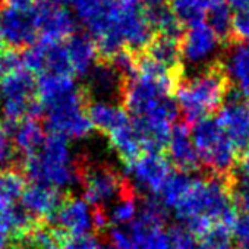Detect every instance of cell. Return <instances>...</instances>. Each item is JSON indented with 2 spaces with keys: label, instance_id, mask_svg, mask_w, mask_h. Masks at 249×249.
<instances>
[{
  "label": "cell",
  "instance_id": "6da1fadb",
  "mask_svg": "<svg viewBox=\"0 0 249 249\" xmlns=\"http://www.w3.org/2000/svg\"><path fill=\"white\" fill-rule=\"evenodd\" d=\"M230 179L208 173L194 178L188 192L173 207L182 227L198 239L215 226L233 229L237 213L230 198Z\"/></svg>",
  "mask_w": 249,
  "mask_h": 249
},
{
  "label": "cell",
  "instance_id": "7a4b0ae2",
  "mask_svg": "<svg viewBox=\"0 0 249 249\" xmlns=\"http://www.w3.org/2000/svg\"><path fill=\"white\" fill-rule=\"evenodd\" d=\"M230 92V82L223 62L217 59L192 76H183L176 85L173 98L183 122L192 126L217 113Z\"/></svg>",
  "mask_w": 249,
  "mask_h": 249
},
{
  "label": "cell",
  "instance_id": "3957f363",
  "mask_svg": "<svg viewBox=\"0 0 249 249\" xmlns=\"http://www.w3.org/2000/svg\"><path fill=\"white\" fill-rule=\"evenodd\" d=\"M22 173L33 183L57 191L79 183L78 160L73 159L68 140L49 134L41 148L22 160Z\"/></svg>",
  "mask_w": 249,
  "mask_h": 249
},
{
  "label": "cell",
  "instance_id": "277c9868",
  "mask_svg": "<svg viewBox=\"0 0 249 249\" xmlns=\"http://www.w3.org/2000/svg\"><path fill=\"white\" fill-rule=\"evenodd\" d=\"M191 137L201 166H204L208 175L223 179L234 176L240 156L215 119L207 117L192 124Z\"/></svg>",
  "mask_w": 249,
  "mask_h": 249
},
{
  "label": "cell",
  "instance_id": "5b68a950",
  "mask_svg": "<svg viewBox=\"0 0 249 249\" xmlns=\"http://www.w3.org/2000/svg\"><path fill=\"white\" fill-rule=\"evenodd\" d=\"M78 160V179L84 189V199L91 207L108 210L124 194L135 189L111 164L87 157Z\"/></svg>",
  "mask_w": 249,
  "mask_h": 249
},
{
  "label": "cell",
  "instance_id": "8992f818",
  "mask_svg": "<svg viewBox=\"0 0 249 249\" xmlns=\"http://www.w3.org/2000/svg\"><path fill=\"white\" fill-rule=\"evenodd\" d=\"M0 100L8 126L24 119L40 120L43 117L44 110L38 100L37 78L25 68L6 72L0 78Z\"/></svg>",
  "mask_w": 249,
  "mask_h": 249
},
{
  "label": "cell",
  "instance_id": "52a82bcc",
  "mask_svg": "<svg viewBox=\"0 0 249 249\" xmlns=\"http://www.w3.org/2000/svg\"><path fill=\"white\" fill-rule=\"evenodd\" d=\"M87 97L79 87L71 94L43 106L44 128L65 140L87 138L94 129L87 114Z\"/></svg>",
  "mask_w": 249,
  "mask_h": 249
},
{
  "label": "cell",
  "instance_id": "ba28073f",
  "mask_svg": "<svg viewBox=\"0 0 249 249\" xmlns=\"http://www.w3.org/2000/svg\"><path fill=\"white\" fill-rule=\"evenodd\" d=\"M49 224L68 239L95 236L94 207H91L84 198L63 194L60 205Z\"/></svg>",
  "mask_w": 249,
  "mask_h": 249
},
{
  "label": "cell",
  "instance_id": "9c48e42d",
  "mask_svg": "<svg viewBox=\"0 0 249 249\" xmlns=\"http://www.w3.org/2000/svg\"><path fill=\"white\" fill-rule=\"evenodd\" d=\"M132 186L147 192L148 196H159L170 175L175 172L163 151H145L126 167Z\"/></svg>",
  "mask_w": 249,
  "mask_h": 249
},
{
  "label": "cell",
  "instance_id": "30bf717a",
  "mask_svg": "<svg viewBox=\"0 0 249 249\" xmlns=\"http://www.w3.org/2000/svg\"><path fill=\"white\" fill-rule=\"evenodd\" d=\"M85 76V84L81 88L87 101L122 104L126 79L119 73L110 60L97 59L95 65Z\"/></svg>",
  "mask_w": 249,
  "mask_h": 249
},
{
  "label": "cell",
  "instance_id": "8fae6325",
  "mask_svg": "<svg viewBox=\"0 0 249 249\" xmlns=\"http://www.w3.org/2000/svg\"><path fill=\"white\" fill-rule=\"evenodd\" d=\"M215 120L240 156L249 147V98L233 92L217 111Z\"/></svg>",
  "mask_w": 249,
  "mask_h": 249
},
{
  "label": "cell",
  "instance_id": "7c38bea8",
  "mask_svg": "<svg viewBox=\"0 0 249 249\" xmlns=\"http://www.w3.org/2000/svg\"><path fill=\"white\" fill-rule=\"evenodd\" d=\"M37 31L44 43H63L76 33V21L65 8L40 2L33 9Z\"/></svg>",
  "mask_w": 249,
  "mask_h": 249
},
{
  "label": "cell",
  "instance_id": "4fadbf2b",
  "mask_svg": "<svg viewBox=\"0 0 249 249\" xmlns=\"http://www.w3.org/2000/svg\"><path fill=\"white\" fill-rule=\"evenodd\" d=\"M221 43L214 31L207 25V22H199L188 27L180 38V50L183 62L192 66L205 68L215 62V53L218 52Z\"/></svg>",
  "mask_w": 249,
  "mask_h": 249
},
{
  "label": "cell",
  "instance_id": "5bb4252c",
  "mask_svg": "<svg viewBox=\"0 0 249 249\" xmlns=\"http://www.w3.org/2000/svg\"><path fill=\"white\" fill-rule=\"evenodd\" d=\"M0 31L3 36L6 50L24 52L36 44L38 31L33 11L22 12L6 8L0 12Z\"/></svg>",
  "mask_w": 249,
  "mask_h": 249
},
{
  "label": "cell",
  "instance_id": "9a60e30c",
  "mask_svg": "<svg viewBox=\"0 0 249 249\" xmlns=\"http://www.w3.org/2000/svg\"><path fill=\"white\" fill-rule=\"evenodd\" d=\"M141 54L157 69L169 75L176 84L185 76L180 40L167 36H154Z\"/></svg>",
  "mask_w": 249,
  "mask_h": 249
},
{
  "label": "cell",
  "instance_id": "2e32d148",
  "mask_svg": "<svg viewBox=\"0 0 249 249\" xmlns=\"http://www.w3.org/2000/svg\"><path fill=\"white\" fill-rule=\"evenodd\" d=\"M164 154L176 172L191 175L201 167V161L191 137V126H188L185 122L173 124Z\"/></svg>",
  "mask_w": 249,
  "mask_h": 249
},
{
  "label": "cell",
  "instance_id": "e0dca14e",
  "mask_svg": "<svg viewBox=\"0 0 249 249\" xmlns=\"http://www.w3.org/2000/svg\"><path fill=\"white\" fill-rule=\"evenodd\" d=\"M223 62L233 92L249 98V41H234L226 47Z\"/></svg>",
  "mask_w": 249,
  "mask_h": 249
},
{
  "label": "cell",
  "instance_id": "ac0fdd59",
  "mask_svg": "<svg viewBox=\"0 0 249 249\" xmlns=\"http://www.w3.org/2000/svg\"><path fill=\"white\" fill-rule=\"evenodd\" d=\"M62 198L63 194L54 188L31 183L25 188L21 196V204L22 208L37 220L50 223L60 205Z\"/></svg>",
  "mask_w": 249,
  "mask_h": 249
},
{
  "label": "cell",
  "instance_id": "d6986e66",
  "mask_svg": "<svg viewBox=\"0 0 249 249\" xmlns=\"http://www.w3.org/2000/svg\"><path fill=\"white\" fill-rule=\"evenodd\" d=\"M5 126L9 131L22 160L36 154L46 140L44 126L37 119H24L12 124V126H8V124H5Z\"/></svg>",
  "mask_w": 249,
  "mask_h": 249
},
{
  "label": "cell",
  "instance_id": "ffe728a7",
  "mask_svg": "<svg viewBox=\"0 0 249 249\" xmlns=\"http://www.w3.org/2000/svg\"><path fill=\"white\" fill-rule=\"evenodd\" d=\"M65 49L73 75L85 76L98 59L95 43L87 33L76 31L72 37L66 40Z\"/></svg>",
  "mask_w": 249,
  "mask_h": 249
},
{
  "label": "cell",
  "instance_id": "44dd1931",
  "mask_svg": "<svg viewBox=\"0 0 249 249\" xmlns=\"http://www.w3.org/2000/svg\"><path fill=\"white\" fill-rule=\"evenodd\" d=\"M87 114L92 128L101 132L103 135L111 134L114 129L123 126L131 122L128 113L119 104L101 103V101H88L87 103Z\"/></svg>",
  "mask_w": 249,
  "mask_h": 249
},
{
  "label": "cell",
  "instance_id": "7402d4cb",
  "mask_svg": "<svg viewBox=\"0 0 249 249\" xmlns=\"http://www.w3.org/2000/svg\"><path fill=\"white\" fill-rule=\"evenodd\" d=\"M110 147L114 150L117 157L124 163V166L132 164L142 153H145V147L142 140L140 138L132 122L123 124V126L114 129L107 135Z\"/></svg>",
  "mask_w": 249,
  "mask_h": 249
},
{
  "label": "cell",
  "instance_id": "603a6c76",
  "mask_svg": "<svg viewBox=\"0 0 249 249\" xmlns=\"http://www.w3.org/2000/svg\"><path fill=\"white\" fill-rule=\"evenodd\" d=\"M207 25L226 47L234 43L233 37V11L229 0H210L207 9Z\"/></svg>",
  "mask_w": 249,
  "mask_h": 249
},
{
  "label": "cell",
  "instance_id": "cb8c5ba5",
  "mask_svg": "<svg viewBox=\"0 0 249 249\" xmlns=\"http://www.w3.org/2000/svg\"><path fill=\"white\" fill-rule=\"evenodd\" d=\"M210 0H169V8L176 19L186 27L204 22Z\"/></svg>",
  "mask_w": 249,
  "mask_h": 249
},
{
  "label": "cell",
  "instance_id": "d4e9b609",
  "mask_svg": "<svg viewBox=\"0 0 249 249\" xmlns=\"http://www.w3.org/2000/svg\"><path fill=\"white\" fill-rule=\"evenodd\" d=\"M138 194L137 189L124 194L119 201H116L110 210H107L110 226H128L131 224L138 215Z\"/></svg>",
  "mask_w": 249,
  "mask_h": 249
},
{
  "label": "cell",
  "instance_id": "484cf974",
  "mask_svg": "<svg viewBox=\"0 0 249 249\" xmlns=\"http://www.w3.org/2000/svg\"><path fill=\"white\" fill-rule=\"evenodd\" d=\"M192 180H194V178L188 173L173 172L157 198L166 208L173 210V207L180 201V198L188 192Z\"/></svg>",
  "mask_w": 249,
  "mask_h": 249
},
{
  "label": "cell",
  "instance_id": "4316f807",
  "mask_svg": "<svg viewBox=\"0 0 249 249\" xmlns=\"http://www.w3.org/2000/svg\"><path fill=\"white\" fill-rule=\"evenodd\" d=\"M230 198L237 214L249 215V179L239 172L230 179Z\"/></svg>",
  "mask_w": 249,
  "mask_h": 249
},
{
  "label": "cell",
  "instance_id": "83f0119b",
  "mask_svg": "<svg viewBox=\"0 0 249 249\" xmlns=\"http://www.w3.org/2000/svg\"><path fill=\"white\" fill-rule=\"evenodd\" d=\"M196 249H233L231 248V229L226 226L213 227L204 237L199 239Z\"/></svg>",
  "mask_w": 249,
  "mask_h": 249
},
{
  "label": "cell",
  "instance_id": "f1b7e54d",
  "mask_svg": "<svg viewBox=\"0 0 249 249\" xmlns=\"http://www.w3.org/2000/svg\"><path fill=\"white\" fill-rule=\"evenodd\" d=\"M106 233L111 249H137L132 234L126 226H110Z\"/></svg>",
  "mask_w": 249,
  "mask_h": 249
},
{
  "label": "cell",
  "instance_id": "f546056e",
  "mask_svg": "<svg viewBox=\"0 0 249 249\" xmlns=\"http://www.w3.org/2000/svg\"><path fill=\"white\" fill-rule=\"evenodd\" d=\"M231 239H234L237 249H249V215L237 214L231 229Z\"/></svg>",
  "mask_w": 249,
  "mask_h": 249
},
{
  "label": "cell",
  "instance_id": "4dcf8cb0",
  "mask_svg": "<svg viewBox=\"0 0 249 249\" xmlns=\"http://www.w3.org/2000/svg\"><path fill=\"white\" fill-rule=\"evenodd\" d=\"M234 41H249V11L233 14Z\"/></svg>",
  "mask_w": 249,
  "mask_h": 249
},
{
  "label": "cell",
  "instance_id": "1f68e13d",
  "mask_svg": "<svg viewBox=\"0 0 249 249\" xmlns=\"http://www.w3.org/2000/svg\"><path fill=\"white\" fill-rule=\"evenodd\" d=\"M8 8H14L22 12H30L36 8L38 0H6Z\"/></svg>",
  "mask_w": 249,
  "mask_h": 249
},
{
  "label": "cell",
  "instance_id": "d6a6232c",
  "mask_svg": "<svg viewBox=\"0 0 249 249\" xmlns=\"http://www.w3.org/2000/svg\"><path fill=\"white\" fill-rule=\"evenodd\" d=\"M237 167H239V173L249 179V147L240 154Z\"/></svg>",
  "mask_w": 249,
  "mask_h": 249
},
{
  "label": "cell",
  "instance_id": "836d02e7",
  "mask_svg": "<svg viewBox=\"0 0 249 249\" xmlns=\"http://www.w3.org/2000/svg\"><path fill=\"white\" fill-rule=\"evenodd\" d=\"M233 14L249 11V0H229Z\"/></svg>",
  "mask_w": 249,
  "mask_h": 249
},
{
  "label": "cell",
  "instance_id": "e575fe53",
  "mask_svg": "<svg viewBox=\"0 0 249 249\" xmlns=\"http://www.w3.org/2000/svg\"><path fill=\"white\" fill-rule=\"evenodd\" d=\"M0 249H9V234L2 220H0Z\"/></svg>",
  "mask_w": 249,
  "mask_h": 249
},
{
  "label": "cell",
  "instance_id": "d590c367",
  "mask_svg": "<svg viewBox=\"0 0 249 249\" xmlns=\"http://www.w3.org/2000/svg\"><path fill=\"white\" fill-rule=\"evenodd\" d=\"M142 5L145 9L150 8H160V6H167L169 0H142Z\"/></svg>",
  "mask_w": 249,
  "mask_h": 249
},
{
  "label": "cell",
  "instance_id": "8d00e7d4",
  "mask_svg": "<svg viewBox=\"0 0 249 249\" xmlns=\"http://www.w3.org/2000/svg\"><path fill=\"white\" fill-rule=\"evenodd\" d=\"M40 2H44V3H49V5L65 6V5H72L73 0H40Z\"/></svg>",
  "mask_w": 249,
  "mask_h": 249
},
{
  "label": "cell",
  "instance_id": "74e56055",
  "mask_svg": "<svg viewBox=\"0 0 249 249\" xmlns=\"http://www.w3.org/2000/svg\"><path fill=\"white\" fill-rule=\"evenodd\" d=\"M6 50V46H5V41H3V36H2V31H0V53H3Z\"/></svg>",
  "mask_w": 249,
  "mask_h": 249
},
{
  "label": "cell",
  "instance_id": "f35d334b",
  "mask_svg": "<svg viewBox=\"0 0 249 249\" xmlns=\"http://www.w3.org/2000/svg\"><path fill=\"white\" fill-rule=\"evenodd\" d=\"M5 75V68H3V60H2V53H0V78Z\"/></svg>",
  "mask_w": 249,
  "mask_h": 249
},
{
  "label": "cell",
  "instance_id": "ab89813d",
  "mask_svg": "<svg viewBox=\"0 0 249 249\" xmlns=\"http://www.w3.org/2000/svg\"><path fill=\"white\" fill-rule=\"evenodd\" d=\"M8 8V3H6V0H0V12L5 11Z\"/></svg>",
  "mask_w": 249,
  "mask_h": 249
},
{
  "label": "cell",
  "instance_id": "60d3db41",
  "mask_svg": "<svg viewBox=\"0 0 249 249\" xmlns=\"http://www.w3.org/2000/svg\"><path fill=\"white\" fill-rule=\"evenodd\" d=\"M94 249H111V248H110V246H104L103 243H98Z\"/></svg>",
  "mask_w": 249,
  "mask_h": 249
}]
</instances>
